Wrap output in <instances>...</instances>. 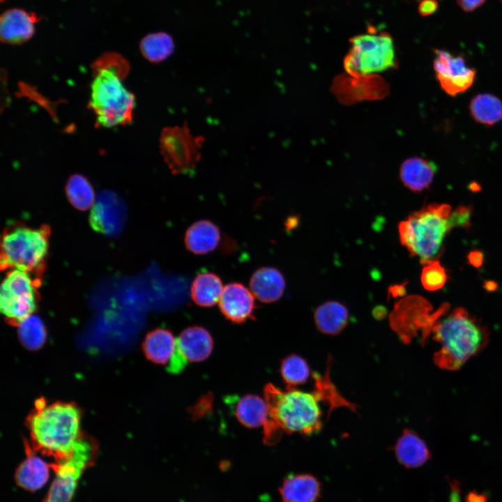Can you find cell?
<instances>
[{
  "label": "cell",
  "instance_id": "1",
  "mask_svg": "<svg viewBox=\"0 0 502 502\" xmlns=\"http://www.w3.org/2000/svg\"><path fill=\"white\" fill-rule=\"evenodd\" d=\"M89 108L96 123L103 128H114L130 123L135 107V96L123 80L129 71L128 61L116 52H107L93 63Z\"/></svg>",
  "mask_w": 502,
  "mask_h": 502
},
{
  "label": "cell",
  "instance_id": "2",
  "mask_svg": "<svg viewBox=\"0 0 502 502\" xmlns=\"http://www.w3.org/2000/svg\"><path fill=\"white\" fill-rule=\"evenodd\" d=\"M28 423L33 449L52 457L53 463L67 459L82 436L80 412L71 403L39 400Z\"/></svg>",
  "mask_w": 502,
  "mask_h": 502
},
{
  "label": "cell",
  "instance_id": "3",
  "mask_svg": "<svg viewBox=\"0 0 502 502\" xmlns=\"http://www.w3.org/2000/svg\"><path fill=\"white\" fill-rule=\"evenodd\" d=\"M434 339L440 344L434 362L441 369L457 370L484 349L488 333L463 307L454 309L432 326Z\"/></svg>",
  "mask_w": 502,
  "mask_h": 502
},
{
  "label": "cell",
  "instance_id": "4",
  "mask_svg": "<svg viewBox=\"0 0 502 502\" xmlns=\"http://www.w3.org/2000/svg\"><path fill=\"white\" fill-rule=\"evenodd\" d=\"M271 419L283 431L310 436L322 427V401L317 390L311 393L287 388L282 390L273 384L264 389Z\"/></svg>",
  "mask_w": 502,
  "mask_h": 502
},
{
  "label": "cell",
  "instance_id": "5",
  "mask_svg": "<svg viewBox=\"0 0 502 502\" xmlns=\"http://www.w3.org/2000/svg\"><path fill=\"white\" fill-rule=\"evenodd\" d=\"M450 206L430 204L411 213L398 225L400 241L409 253L423 264L434 260L450 230Z\"/></svg>",
  "mask_w": 502,
  "mask_h": 502
},
{
  "label": "cell",
  "instance_id": "6",
  "mask_svg": "<svg viewBox=\"0 0 502 502\" xmlns=\"http://www.w3.org/2000/svg\"><path fill=\"white\" fill-rule=\"evenodd\" d=\"M50 229L15 225L6 228L1 243L2 270H20L41 278L49 248Z\"/></svg>",
  "mask_w": 502,
  "mask_h": 502
},
{
  "label": "cell",
  "instance_id": "7",
  "mask_svg": "<svg viewBox=\"0 0 502 502\" xmlns=\"http://www.w3.org/2000/svg\"><path fill=\"white\" fill-rule=\"evenodd\" d=\"M397 65L394 43L382 31L356 36L344 59L346 72L353 77H367L395 68Z\"/></svg>",
  "mask_w": 502,
  "mask_h": 502
},
{
  "label": "cell",
  "instance_id": "8",
  "mask_svg": "<svg viewBox=\"0 0 502 502\" xmlns=\"http://www.w3.org/2000/svg\"><path fill=\"white\" fill-rule=\"evenodd\" d=\"M41 278L20 270H10L1 287L0 309L6 319L18 325L37 307Z\"/></svg>",
  "mask_w": 502,
  "mask_h": 502
},
{
  "label": "cell",
  "instance_id": "9",
  "mask_svg": "<svg viewBox=\"0 0 502 502\" xmlns=\"http://www.w3.org/2000/svg\"><path fill=\"white\" fill-rule=\"evenodd\" d=\"M205 138L194 136L186 123L167 126L162 130L160 150L165 162L174 174H185L199 162Z\"/></svg>",
  "mask_w": 502,
  "mask_h": 502
},
{
  "label": "cell",
  "instance_id": "10",
  "mask_svg": "<svg viewBox=\"0 0 502 502\" xmlns=\"http://www.w3.org/2000/svg\"><path fill=\"white\" fill-rule=\"evenodd\" d=\"M96 454L95 443L82 436L67 459L52 463L56 476L44 502H71L81 476L93 463Z\"/></svg>",
  "mask_w": 502,
  "mask_h": 502
},
{
  "label": "cell",
  "instance_id": "11",
  "mask_svg": "<svg viewBox=\"0 0 502 502\" xmlns=\"http://www.w3.org/2000/svg\"><path fill=\"white\" fill-rule=\"evenodd\" d=\"M433 67L441 89L450 96L466 91L476 79V69L468 66L463 56L443 50H435Z\"/></svg>",
  "mask_w": 502,
  "mask_h": 502
},
{
  "label": "cell",
  "instance_id": "12",
  "mask_svg": "<svg viewBox=\"0 0 502 502\" xmlns=\"http://www.w3.org/2000/svg\"><path fill=\"white\" fill-rule=\"evenodd\" d=\"M125 214V206L120 197L112 191H103L92 206L90 223L99 232L114 235L121 230Z\"/></svg>",
  "mask_w": 502,
  "mask_h": 502
},
{
  "label": "cell",
  "instance_id": "13",
  "mask_svg": "<svg viewBox=\"0 0 502 502\" xmlns=\"http://www.w3.org/2000/svg\"><path fill=\"white\" fill-rule=\"evenodd\" d=\"M41 17L36 13L20 8L4 10L0 16V39L8 45H21L35 33L36 24Z\"/></svg>",
  "mask_w": 502,
  "mask_h": 502
},
{
  "label": "cell",
  "instance_id": "14",
  "mask_svg": "<svg viewBox=\"0 0 502 502\" xmlns=\"http://www.w3.org/2000/svg\"><path fill=\"white\" fill-rule=\"evenodd\" d=\"M218 304L225 317L237 324L250 319L255 308L253 294L239 282H231L224 287Z\"/></svg>",
  "mask_w": 502,
  "mask_h": 502
},
{
  "label": "cell",
  "instance_id": "15",
  "mask_svg": "<svg viewBox=\"0 0 502 502\" xmlns=\"http://www.w3.org/2000/svg\"><path fill=\"white\" fill-rule=\"evenodd\" d=\"M176 342L178 353L186 362H200L206 359L213 346L210 333L197 326L183 330Z\"/></svg>",
  "mask_w": 502,
  "mask_h": 502
},
{
  "label": "cell",
  "instance_id": "16",
  "mask_svg": "<svg viewBox=\"0 0 502 502\" xmlns=\"http://www.w3.org/2000/svg\"><path fill=\"white\" fill-rule=\"evenodd\" d=\"M285 285L283 275L273 267L258 268L250 280L252 293L259 301L265 303L278 301L284 292Z\"/></svg>",
  "mask_w": 502,
  "mask_h": 502
},
{
  "label": "cell",
  "instance_id": "17",
  "mask_svg": "<svg viewBox=\"0 0 502 502\" xmlns=\"http://www.w3.org/2000/svg\"><path fill=\"white\" fill-rule=\"evenodd\" d=\"M320 493L318 479L307 473L288 476L280 487L282 502H317Z\"/></svg>",
  "mask_w": 502,
  "mask_h": 502
},
{
  "label": "cell",
  "instance_id": "18",
  "mask_svg": "<svg viewBox=\"0 0 502 502\" xmlns=\"http://www.w3.org/2000/svg\"><path fill=\"white\" fill-rule=\"evenodd\" d=\"M220 230L213 222L200 220L192 224L184 236L188 250L195 254H206L213 251L220 241Z\"/></svg>",
  "mask_w": 502,
  "mask_h": 502
},
{
  "label": "cell",
  "instance_id": "19",
  "mask_svg": "<svg viewBox=\"0 0 502 502\" xmlns=\"http://www.w3.org/2000/svg\"><path fill=\"white\" fill-rule=\"evenodd\" d=\"M50 467L51 464H48L28 448L26 458L16 469V483L25 490L36 491L48 480Z\"/></svg>",
  "mask_w": 502,
  "mask_h": 502
},
{
  "label": "cell",
  "instance_id": "20",
  "mask_svg": "<svg viewBox=\"0 0 502 502\" xmlns=\"http://www.w3.org/2000/svg\"><path fill=\"white\" fill-rule=\"evenodd\" d=\"M436 170L433 162L421 157H411L402 163L400 177L408 189L419 192L429 188Z\"/></svg>",
  "mask_w": 502,
  "mask_h": 502
},
{
  "label": "cell",
  "instance_id": "21",
  "mask_svg": "<svg viewBox=\"0 0 502 502\" xmlns=\"http://www.w3.org/2000/svg\"><path fill=\"white\" fill-rule=\"evenodd\" d=\"M395 453L400 463L406 468H417L426 463L430 457L425 441L414 432L403 431L395 446Z\"/></svg>",
  "mask_w": 502,
  "mask_h": 502
},
{
  "label": "cell",
  "instance_id": "22",
  "mask_svg": "<svg viewBox=\"0 0 502 502\" xmlns=\"http://www.w3.org/2000/svg\"><path fill=\"white\" fill-rule=\"evenodd\" d=\"M234 414L241 424L250 428L263 427L265 429L273 423L266 401L257 395H248L238 399L235 403Z\"/></svg>",
  "mask_w": 502,
  "mask_h": 502
},
{
  "label": "cell",
  "instance_id": "23",
  "mask_svg": "<svg viewBox=\"0 0 502 502\" xmlns=\"http://www.w3.org/2000/svg\"><path fill=\"white\" fill-rule=\"evenodd\" d=\"M143 348L146 356L158 364L170 365L178 353L176 340L165 328L151 331L145 337Z\"/></svg>",
  "mask_w": 502,
  "mask_h": 502
},
{
  "label": "cell",
  "instance_id": "24",
  "mask_svg": "<svg viewBox=\"0 0 502 502\" xmlns=\"http://www.w3.org/2000/svg\"><path fill=\"white\" fill-rule=\"evenodd\" d=\"M314 320L317 329L326 335H337L347 325L349 312L342 303L330 301L320 305L314 311Z\"/></svg>",
  "mask_w": 502,
  "mask_h": 502
},
{
  "label": "cell",
  "instance_id": "25",
  "mask_svg": "<svg viewBox=\"0 0 502 502\" xmlns=\"http://www.w3.org/2000/svg\"><path fill=\"white\" fill-rule=\"evenodd\" d=\"M223 288L218 275L211 272L201 273L191 284L190 296L198 306L212 307L219 301Z\"/></svg>",
  "mask_w": 502,
  "mask_h": 502
},
{
  "label": "cell",
  "instance_id": "26",
  "mask_svg": "<svg viewBox=\"0 0 502 502\" xmlns=\"http://www.w3.org/2000/svg\"><path fill=\"white\" fill-rule=\"evenodd\" d=\"M175 43L173 37L165 31L150 33L139 43L142 55L151 63H160L174 52Z\"/></svg>",
  "mask_w": 502,
  "mask_h": 502
},
{
  "label": "cell",
  "instance_id": "27",
  "mask_svg": "<svg viewBox=\"0 0 502 502\" xmlns=\"http://www.w3.org/2000/svg\"><path fill=\"white\" fill-rule=\"evenodd\" d=\"M469 111L476 122L487 126H493L502 120V102L491 93L475 96L470 102Z\"/></svg>",
  "mask_w": 502,
  "mask_h": 502
},
{
  "label": "cell",
  "instance_id": "28",
  "mask_svg": "<svg viewBox=\"0 0 502 502\" xmlns=\"http://www.w3.org/2000/svg\"><path fill=\"white\" fill-rule=\"evenodd\" d=\"M66 192L72 205L80 211L88 210L96 201L91 184L81 174H75L70 176L66 185Z\"/></svg>",
  "mask_w": 502,
  "mask_h": 502
},
{
  "label": "cell",
  "instance_id": "29",
  "mask_svg": "<svg viewBox=\"0 0 502 502\" xmlns=\"http://www.w3.org/2000/svg\"><path fill=\"white\" fill-rule=\"evenodd\" d=\"M280 373L288 388H294L307 381L310 369L305 359L297 354H291L282 360Z\"/></svg>",
  "mask_w": 502,
  "mask_h": 502
},
{
  "label": "cell",
  "instance_id": "30",
  "mask_svg": "<svg viewBox=\"0 0 502 502\" xmlns=\"http://www.w3.org/2000/svg\"><path fill=\"white\" fill-rule=\"evenodd\" d=\"M18 334L24 346L37 349L45 342L46 332L43 322L33 314L23 319L18 325Z\"/></svg>",
  "mask_w": 502,
  "mask_h": 502
},
{
  "label": "cell",
  "instance_id": "31",
  "mask_svg": "<svg viewBox=\"0 0 502 502\" xmlns=\"http://www.w3.org/2000/svg\"><path fill=\"white\" fill-rule=\"evenodd\" d=\"M313 376L315 381V389L320 394L322 401L328 402L330 411L336 407L342 406L351 410L355 409L354 405L340 394L331 381L328 372H326L324 376H321L318 374H314Z\"/></svg>",
  "mask_w": 502,
  "mask_h": 502
},
{
  "label": "cell",
  "instance_id": "32",
  "mask_svg": "<svg viewBox=\"0 0 502 502\" xmlns=\"http://www.w3.org/2000/svg\"><path fill=\"white\" fill-rule=\"evenodd\" d=\"M447 275L439 261L432 260L424 264L420 281L423 287L428 291H436L446 284Z\"/></svg>",
  "mask_w": 502,
  "mask_h": 502
},
{
  "label": "cell",
  "instance_id": "33",
  "mask_svg": "<svg viewBox=\"0 0 502 502\" xmlns=\"http://www.w3.org/2000/svg\"><path fill=\"white\" fill-rule=\"evenodd\" d=\"M471 209L469 206H460L451 212L448 223L450 229L456 227H467L470 225Z\"/></svg>",
  "mask_w": 502,
  "mask_h": 502
},
{
  "label": "cell",
  "instance_id": "34",
  "mask_svg": "<svg viewBox=\"0 0 502 502\" xmlns=\"http://www.w3.org/2000/svg\"><path fill=\"white\" fill-rule=\"evenodd\" d=\"M438 7L436 0H422L418 6V12L422 16H428L434 13Z\"/></svg>",
  "mask_w": 502,
  "mask_h": 502
},
{
  "label": "cell",
  "instance_id": "35",
  "mask_svg": "<svg viewBox=\"0 0 502 502\" xmlns=\"http://www.w3.org/2000/svg\"><path fill=\"white\" fill-rule=\"evenodd\" d=\"M486 0H457L459 6L466 12H471L482 5Z\"/></svg>",
  "mask_w": 502,
  "mask_h": 502
},
{
  "label": "cell",
  "instance_id": "36",
  "mask_svg": "<svg viewBox=\"0 0 502 502\" xmlns=\"http://www.w3.org/2000/svg\"><path fill=\"white\" fill-rule=\"evenodd\" d=\"M483 260V256L480 252H471L469 255V261L473 266H480Z\"/></svg>",
  "mask_w": 502,
  "mask_h": 502
},
{
  "label": "cell",
  "instance_id": "37",
  "mask_svg": "<svg viewBox=\"0 0 502 502\" xmlns=\"http://www.w3.org/2000/svg\"><path fill=\"white\" fill-rule=\"evenodd\" d=\"M450 502H461L459 493L457 490H452Z\"/></svg>",
  "mask_w": 502,
  "mask_h": 502
}]
</instances>
